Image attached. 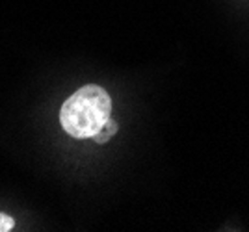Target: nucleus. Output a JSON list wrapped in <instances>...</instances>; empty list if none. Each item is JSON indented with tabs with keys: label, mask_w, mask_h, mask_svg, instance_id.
Wrapping results in <instances>:
<instances>
[{
	"label": "nucleus",
	"mask_w": 249,
	"mask_h": 232,
	"mask_svg": "<svg viewBox=\"0 0 249 232\" xmlns=\"http://www.w3.org/2000/svg\"><path fill=\"white\" fill-rule=\"evenodd\" d=\"M117 123H115L114 119H108V121H106V123H104V127H103V130L104 132H106V134H108V136L112 137V136H115V134H117Z\"/></svg>",
	"instance_id": "obj_3"
},
{
	"label": "nucleus",
	"mask_w": 249,
	"mask_h": 232,
	"mask_svg": "<svg viewBox=\"0 0 249 232\" xmlns=\"http://www.w3.org/2000/svg\"><path fill=\"white\" fill-rule=\"evenodd\" d=\"M13 225H15L13 217H10L8 214H2V212H0V232L11 231V229H13Z\"/></svg>",
	"instance_id": "obj_2"
},
{
	"label": "nucleus",
	"mask_w": 249,
	"mask_h": 232,
	"mask_svg": "<svg viewBox=\"0 0 249 232\" xmlns=\"http://www.w3.org/2000/svg\"><path fill=\"white\" fill-rule=\"evenodd\" d=\"M112 114V99L108 91L97 84L76 89L62 104L60 125L71 137H93Z\"/></svg>",
	"instance_id": "obj_1"
}]
</instances>
